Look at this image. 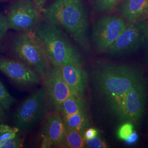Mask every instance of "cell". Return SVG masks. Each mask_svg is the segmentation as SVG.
Returning <instances> with one entry per match:
<instances>
[{"label": "cell", "instance_id": "1", "mask_svg": "<svg viewBox=\"0 0 148 148\" xmlns=\"http://www.w3.org/2000/svg\"><path fill=\"white\" fill-rule=\"evenodd\" d=\"M41 13L45 21L62 29L85 52H90L89 21L84 0H54Z\"/></svg>", "mask_w": 148, "mask_h": 148}, {"label": "cell", "instance_id": "2", "mask_svg": "<svg viewBox=\"0 0 148 148\" xmlns=\"http://www.w3.org/2000/svg\"><path fill=\"white\" fill-rule=\"evenodd\" d=\"M34 34L52 65L60 67L70 61L82 62L79 52L60 27L43 21L39 23Z\"/></svg>", "mask_w": 148, "mask_h": 148}, {"label": "cell", "instance_id": "3", "mask_svg": "<svg viewBox=\"0 0 148 148\" xmlns=\"http://www.w3.org/2000/svg\"><path fill=\"white\" fill-rule=\"evenodd\" d=\"M140 80L137 71L125 65L103 64L93 73L95 90L107 103L125 93Z\"/></svg>", "mask_w": 148, "mask_h": 148}, {"label": "cell", "instance_id": "4", "mask_svg": "<svg viewBox=\"0 0 148 148\" xmlns=\"http://www.w3.org/2000/svg\"><path fill=\"white\" fill-rule=\"evenodd\" d=\"M12 52L43 79L48 69L47 58L33 32H21L12 43Z\"/></svg>", "mask_w": 148, "mask_h": 148}, {"label": "cell", "instance_id": "5", "mask_svg": "<svg viewBox=\"0 0 148 148\" xmlns=\"http://www.w3.org/2000/svg\"><path fill=\"white\" fill-rule=\"evenodd\" d=\"M145 95V86L140 80L125 93L117 96L107 103L122 120L136 122L143 115Z\"/></svg>", "mask_w": 148, "mask_h": 148}, {"label": "cell", "instance_id": "6", "mask_svg": "<svg viewBox=\"0 0 148 148\" xmlns=\"http://www.w3.org/2000/svg\"><path fill=\"white\" fill-rule=\"evenodd\" d=\"M46 92L45 87L34 92L18 106L13 121L21 134L29 132L42 118L46 109Z\"/></svg>", "mask_w": 148, "mask_h": 148}, {"label": "cell", "instance_id": "7", "mask_svg": "<svg viewBox=\"0 0 148 148\" xmlns=\"http://www.w3.org/2000/svg\"><path fill=\"white\" fill-rule=\"evenodd\" d=\"M125 21L116 15H106L99 18L93 24L91 41L95 51L106 53L126 27Z\"/></svg>", "mask_w": 148, "mask_h": 148}, {"label": "cell", "instance_id": "8", "mask_svg": "<svg viewBox=\"0 0 148 148\" xmlns=\"http://www.w3.org/2000/svg\"><path fill=\"white\" fill-rule=\"evenodd\" d=\"M40 14L32 0H15L5 16L8 29L33 32L41 21Z\"/></svg>", "mask_w": 148, "mask_h": 148}, {"label": "cell", "instance_id": "9", "mask_svg": "<svg viewBox=\"0 0 148 148\" xmlns=\"http://www.w3.org/2000/svg\"><path fill=\"white\" fill-rule=\"evenodd\" d=\"M148 39V28L145 21L129 23L106 53L121 56L136 51Z\"/></svg>", "mask_w": 148, "mask_h": 148}, {"label": "cell", "instance_id": "10", "mask_svg": "<svg viewBox=\"0 0 148 148\" xmlns=\"http://www.w3.org/2000/svg\"><path fill=\"white\" fill-rule=\"evenodd\" d=\"M0 71L24 87L36 86L41 82V77L21 60L0 57Z\"/></svg>", "mask_w": 148, "mask_h": 148}, {"label": "cell", "instance_id": "11", "mask_svg": "<svg viewBox=\"0 0 148 148\" xmlns=\"http://www.w3.org/2000/svg\"><path fill=\"white\" fill-rule=\"evenodd\" d=\"M66 133L63 120L58 112H49L45 117L41 132L42 148H62Z\"/></svg>", "mask_w": 148, "mask_h": 148}, {"label": "cell", "instance_id": "12", "mask_svg": "<svg viewBox=\"0 0 148 148\" xmlns=\"http://www.w3.org/2000/svg\"><path fill=\"white\" fill-rule=\"evenodd\" d=\"M43 79L46 94L54 106L75 95L64 81L59 67L52 65V67L48 68Z\"/></svg>", "mask_w": 148, "mask_h": 148}, {"label": "cell", "instance_id": "13", "mask_svg": "<svg viewBox=\"0 0 148 148\" xmlns=\"http://www.w3.org/2000/svg\"><path fill=\"white\" fill-rule=\"evenodd\" d=\"M59 68L69 88L75 95L83 97L87 84V76L82 62L70 61Z\"/></svg>", "mask_w": 148, "mask_h": 148}, {"label": "cell", "instance_id": "14", "mask_svg": "<svg viewBox=\"0 0 148 148\" xmlns=\"http://www.w3.org/2000/svg\"><path fill=\"white\" fill-rule=\"evenodd\" d=\"M121 13L129 23L145 21L148 14V0H125Z\"/></svg>", "mask_w": 148, "mask_h": 148}, {"label": "cell", "instance_id": "15", "mask_svg": "<svg viewBox=\"0 0 148 148\" xmlns=\"http://www.w3.org/2000/svg\"><path fill=\"white\" fill-rule=\"evenodd\" d=\"M55 108L62 117L86 111L85 101L82 97L76 95L70 96Z\"/></svg>", "mask_w": 148, "mask_h": 148}, {"label": "cell", "instance_id": "16", "mask_svg": "<svg viewBox=\"0 0 148 148\" xmlns=\"http://www.w3.org/2000/svg\"><path fill=\"white\" fill-rule=\"evenodd\" d=\"M62 119L66 130L77 131L82 134L88 122L86 111L64 116Z\"/></svg>", "mask_w": 148, "mask_h": 148}, {"label": "cell", "instance_id": "17", "mask_svg": "<svg viewBox=\"0 0 148 148\" xmlns=\"http://www.w3.org/2000/svg\"><path fill=\"white\" fill-rule=\"evenodd\" d=\"M85 146V138L81 133L66 130L62 148H82Z\"/></svg>", "mask_w": 148, "mask_h": 148}, {"label": "cell", "instance_id": "18", "mask_svg": "<svg viewBox=\"0 0 148 148\" xmlns=\"http://www.w3.org/2000/svg\"><path fill=\"white\" fill-rule=\"evenodd\" d=\"M122 0H95L93 10L97 13H106L112 11Z\"/></svg>", "mask_w": 148, "mask_h": 148}, {"label": "cell", "instance_id": "19", "mask_svg": "<svg viewBox=\"0 0 148 148\" xmlns=\"http://www.w3.org/2000/svg\"><path fill=\"white\" fill-rule=\"evenodd\" d=\"M16 101V99L10 94L0 81V105L5 110H9Z\"/></svg>", "mask_w": 148, "mask_h": 148}, {"label": "cell", "instance_id": "20", "mask_svg": "<svg viewBox=\"0 0 148 148\" xmlns=\"http://www.w3.org/2000/svg\"><path fill=\"white\" fill-rule=\"evenodd\" d=\"M19 133L14 137L0 141V148H21L23 147L24 138Z\"/></svg>", "mask_w": 148, "mask_h": 148}, {"label": "cell", "instance_id": "21", "mask_svg": "<svg viewBox=\"0 0 148 148\" xmlns=\"http://www.w3.org/2000/svg\"><path fill=\"white\" fill-rule=\"evenodd\" d=\"M19 133L17 127H12L4 124L0 125V141L15 137Z\"/></svg>", "mask_w": 148, "mask_h": 148}, {"label": "cell", "instance_id": "22", "mask_svg": "<svg viewBox=\"0 0 148 148\" xmlns=\"http://www.w3.org/2000/svg\"><path fill=\"white\" fill-rule=\"evenodd\" d=\"M133 131V125L131 122H126L119 128L117 136V137L121 140H125L128 137Z\"/></svg>", "mask_w": 148, "mask_h": 148}, {"label": "cell", "instance_id": "23", "mask_svg": "<svg viewBox=\"0 0 148 148\" xmlns=\"http://www.w3.org/2000/svg\"><path fill=\"white\" fill-rule=\"evenodd\" d=\"M85 146L90 148H108L106 142L97 136L90 139H85Z\"/></svg>", "mask_w": 148, "mask_h": 148}, {"label": "cell", "instance_id": "24", "mask_svg": "<svg viewBox=\"0 0 148 148\" xmlns=\"http://www.w3.org/2000/svg\"><path fill=\"white\" fill-rule=\"evenodd\" d=\"M8 30L5 16L0 12V49L2 48V42Z\"/></svg>", "mask_w": 148, "mask_h": 148}, {"label": "cell", "instance_id": "25", "mask_svg": "<svg viewBox=\"0 0 148 148\" xmlns=\"http://www.w3.org/2000/svg\"><path fill=\"white\" fill-rule=\"evenodd\" d=\"M98 131L93 128H90L86 130L84 133V136L85 139H90L92 138L98 136Z\"/></svg>", "mask_w": 148, "mask_h": 148}, {"label": "cell", "instance_id": "26", "mask_svg": "<svg viewBox=\"0 0 148 148\" xmlns=\"http://www.w3.org/2000/svg\"><path fill=\"white\" fill-rule=\"evenodd\" d=\"M138 139V134L136 132H133L131 135L127 138L125 140V142L127 145H132L134 143H136Z\"/></svg>", "mask_w": 148, "mask_h": 148}, {"label": "cell", "instance_id": "27", "mask_svg": "<svg viewBox=\"0 0 148 148\" xmlns=\"http://www.w3.org/2000/svg\"><path fill=\"white\" fill-rule=\"evenodd\" d=\"M37 8V10L41 13L43 10L46 7V4L48 0H32Z\"/></svg>", "mask_w": 148, "mask_h": 148}, {"label": "cell", "instance_id": "28", "mask_svg": "<svg viewBox=\"0 0 148 148\" xmlns=\"http://www.w3.org/2000/svg\"><path fill=\"white\" fill-rule=\"evenodd\" d=\"M5 110L0 105V122L3 121L5 120Z\"/></svg>", "mask_w": 148, "mask_h": 148}, {"label": "cell", "instance_id": "29", "mask_svg": "<svg viewBox=\"0 0 148 148\" xmlns=\"http://www.w3.org/2000/svg\"><path fill=\"white\" fill-rule=\"evenodd\" d=\"M147 20H148V21H147V28H148V16H147Z\"/></svg>", "mask_w": 148, "mask_h": 148}]
</instances>
